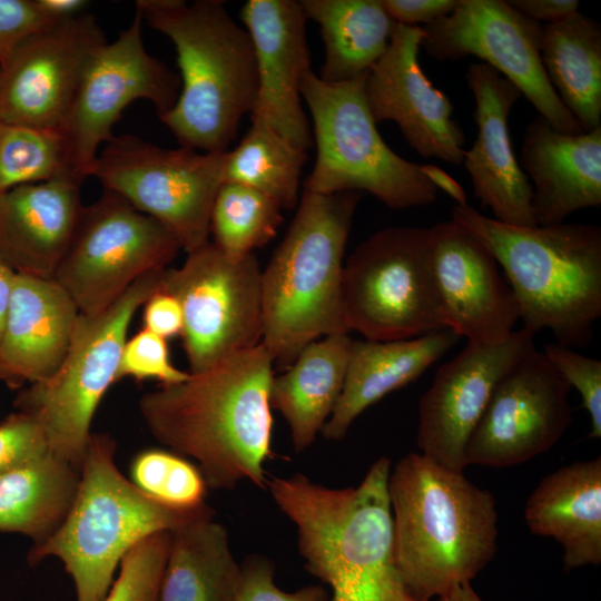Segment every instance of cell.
Wrapping results in <instances>:
<instances>
[{
  "instance_id": "obj_1",
  "label": "cell",
  "mask_w": 601,
  "mask_h": 601,
  "mask_svg": "<svg viewBox=\"0 0 601 601\" xmlns=\"http://www.w3.org/2000/svg\"><path fill=\"white\" fill-rule=\"evenodd\" d=\"M274 362L262 344L231 354L179 383L144 394L138 408L151 435L197 462L206 485L233 490L248 480L267 487Z\"/></svg>"
},
{
  "instance_id": "obj_2",
  "label": "cell",
  "mask_w": 601,
  "mask_h": 601,
  "mask_svg": "<svg viewBox=\"0 0 601 601\" xmlns=\"http://www.w3.org/2000/svg\"><path fill=\"white\" fill-rule=\"evenodd\" d=\"M391 467L380 457L355 487H327L300 473L267 481L296 526L306 570L331 588L327 601H422L408 590L394 554Z\"/></svg>"
},
{
  "instance_id": "obj_3",
  "label": "cell",
  "mask_w": 601,
  "mask_h": 601,
  "mask_svg": "<svg viewBox=\"0 0 601 601\" xmlns=\"http://www.w3.org/2000/svg\"><path fill=\"white\" fill-rule=\"evenodd\" d=\"M394 554L411 593L433 601L471 581L497 551L493 494L422 453L391 467Z\"/></svg>"
},
{
  "instance_id": "obj_4",
  "label": "cell",
  "mask_w": 601,
  "mask_h": 601,
  "mask_svg": "<svg viewBox=\"0 0 601 601\" xmlns=\"http://www.w3.org/2000/svg\"><path fill=\"white\" fill-rule=\"evenodd\" d=\"M135 6L142 21L170 39L177 53L180 91L160 121L180 147L227 151L257 96L249 33L219 0H138Z\"/></svg>"
},
{
  "instance_id": "obj_5",
  "label": "cell",
  "mask_w": 601,
  "mask_h": 601,
  "mask_svg": "<svg viewBox=\"0 0 601 601\" xmlns=\"http://www.w3.org/2000/svg\"><path fill=\"white\" fill-rule=\"evenodd\" d=\"M452 219L493 254L520 311L523 327L548 329L556 343L585 347L601 316V228L561 223L508 225L464 205Z\"/></svg>"
},
{
  "instance_id": "obj_6",
  "label": "cell",
  "mask_w": 601,
  "mask_h": 601,
  "mask_svg": "<svg viewBox=\"0 0 601 601\" xmlns=\"http://www.w3.org/2000/svg\"><path fill=\"white\" fill-rule=\"evenodd\" d=\"M362 196L304 190L283 240L262 270L260 344L282 372L309 343L349 334L343 307L344 256Z\"/></svg>"
},
{
  "instance_id": "obj_7",
  "label": "cell",
  "mask_w": 601,
  "mask_h": 601,
  "mask_svg": "<svg viewBox=\"0 0 601 601\" xmlns=\"http://www.w3.org/2000/svg\"><path fill=\"white\" fill-rule=\"evenodd\" d=\"M115 453L110 435L91 433L66 520L50 539L28 552L30 565L50 556L63 563L76 601H104L122 558L145 538L214 514L207 503L178 509L147 495L120 473Z\"/></svg>"
},
{
  "instance_id": "obj_8",
  "label": "cell",
  "mask_w": 601,
  "mask_h": 601,
  "mask_svg": "<svg viewBox=\"0 0 601 601\" xmlns=\"http://www.w3.org/2000/svg\"><path fill=\"white\" fill-rule=\"evenodd\" d=\"M328 83L312 70L299 92L314 125L316 160L304 190L368 193L391 209L432 204L437 189L420 165L394 152L377 131L365 97V79Z\"/></svg>"
},
{
  "instance_id": "obj_9",
  "label": "cell",
  "mask_w": 601,
  "mask_h": 601,
  "mask_svg": "<svg viewBox=\"0 0 601 601\" xmlns=\"http://www.w3.org/2000/svg\"><path fill=\"white\" fill-rule=\"evenodd\" d=\"M164 272L142 276L101 313L79 314L58 368L16 398L18 411L42 430L49 450L80 471L96 411L118 381L129 325L147 299L160 290Z\"/></svg>"
},
{
  "instance_id": "obj_10",
  "label": "cell",
  "mask_w": 601,
  "mask_h": 601,
  "mask_svg": "<svg viewBox=\"0 0 601 601\" xmlns=\"http://www.w3.org/2000/svg\"><path fill=\"white\" fill-rule=\"evenodd\" d=\"M346 326L367 341H402L447 329L439 305L428 228H383L351 253L344 264Z\"/></svg>"
},
{
  "instance_id": "obj_11",
  "label": "cell",
  "mask_w": 601,
  "mask_h": 601,
  "mask_svg": "<svg viewBox=\"0 0 601 601\" xmlns=\"http://www.w3.org/2000/svg\"><path fill=\"white\" fill-rule=\"evenodd\" d=\"M227 151L165 148L135 135H114L98 152L90 176L166 226L188 254L209 243Z\"/></svg>"
},
{
  "instance_id": "obj_12",
  "label": "cell",
  "mask_w": 601,
  "mask_h": 601,
  "mask_svg": "<svg viewBox=\"0 0 601 601\" xmlns=\"http://www.w3.org/2000/svg\"><path fill=\"white\" fill-rule=\"evenodd\" d=\"M180 249L166 226L104 190L83 206L53 279L80 314L95 315L142 276L168 268Z\"/></svg>"
},
{
  "instance_id": "obj_13",
  "label": "cell",
  "mask_w": 601,
  "mask_h": 601,
  "mask_svg": "<svg viewBox=\"0 0 601 601\" xmlns=\"http://www.w3.org/2000/svg\"><path fill=\"white\" fill-rule=\"evenodd\" d=\"M160 290L181 307L189 373L260 344L262 269L254 254L234 262L209 242L180 267L166 268Z\"/></svg>"
},
{
  "instance_id": "obj_14",
  "label": "cell",
  "mask_w": 601,
  "mask_h": 601,
  "mask_svg": "<svg viewBox=\"0 0 601 601\" xmlns=\"http://www.w3.org/2000/svg\"><path fill=\"white\" fill-rule=\"evenodd\" d=\"M138 11L112 42L92 58L60 128L73 176H90L100 146L112 137L114 125L127 106L144 99L158 117L170 110L180 91V79L147 52Z\"/></svg>"
},
{
  "instance_id": "obj_15",
  "label": "cell",
  "mask_w": 601,
  "mask_h": 601,
  "mask_svg": "<svg viewBox=\"0 0 601 601\" xmlns=\"http://www.w3.org/2000/svg\"><path fill=\"white\" fill-rule=\"evenodd\" d=\"M542 27L505 0H459L451 14L422 27L421 48L439 61L477 57L512 82L555 130L582 134L544 71Z\"/></svg>"
},
{
  "instance_id": "obj_16",
  "label": "cell",
  "mask_w": 601,
  "mask_h": 601,
  "mask_svg": "<svg viewBox=\"0 0 601 601\" xmlns=\"http://www.w3.org/2000/svg\"><path fill=\"white\" fill-rule=\"evenodd\" d=\"M570 390L535 349L496 385L466 443V466L510 467L549 451L571 425Z\"/></svg>"
},
{
  "instance_id": "obj_17",
  "label": "cell",
  "mask_w": 601,
  "mask_h": 601,
  "mask_svg": "<svg viewBox=\"0 0 601 601\" xmlns=\"http://www.w3.org/2000/svg\"><path fill=\"white\" fill-rule=\"evenodd\" d=\"M106 42L96 17L86 11L27 39L0 68V121L60 130Z\"/></svg>"
},
{
  "instance_id": "obj_18",
  "label": "cell",
  "mask_w": 601,
  "mask_h": 601,
  "mask_svg": "<svg viewBox=\"0 0 601 601\" xmlns=\"http://www.w3.org/2000/svg\"><path fill=\"white\" fill-rule=\"evenodd\" d=\"M534 333L515 329L493 345L467 343L441 365L418 402L420 453L463 472L465 447L502 377L535 351Z\"/></svg>"
},
{
  "instance_id": "obj_19",
  "label": "cell",
  "mask_w": 601,
  "mask_h": 601,
  "mask_svg": "<svg viewBox=\"0 0 601 601\" xmlns=\"http://www.w3.org/2000/svg\"><path fill=\"white\" fill-rule=\"evenodd\" d=\"M428 247L445 327L471 344L505 341L520 311L493 254L452 218L428 228Z\"/></svg>"
},
{
  "instance_id": "obj_20",
  "label": "cell",
  "mask_w": 601,
  "mask_h": 601,
  "mask_svg": "<svg viewBox=\"0 0 601 601\" xmlns=\"http://www.w3.org/2000/svg\"><path fill=\"white\" fill-rule=\"evenodd\" d=\"M423 37L420 26L396 24L385 53L366 76V102L374 122L397 124L408 146L420 156L460 166L465 134L453 117L451 100L421 67Z\"/></svg>"
},
{
  "instance_id": "obj_21",
  "label": "cell",
  "mask_w": 601,
  "mask_h": 601,
  "mask_svg": "<svg viewBox=\"0 0 601 601\" xmlns=\"http://www.w3.org/2000/svg\"><path fill=\"white\" fill-rule=\"evenodd\" d=\"M240 19L250 36L257 69V120L307 151L314 144L302 107L300 81L311 71L306 17L295 0H248Z\"/></svg>"
},
{
  "instance_id": "obj_22",
  "label": "cell",
  "mask_w": 601,
  "mask_h": 601,
  "mask_svg": "<svg viewBox=\"0 0 601 601\" xmlns=\"http://www.w3.org/2000/svg\"><path fill=\"white\" fill-rule=\"evenodd\" d=\"M465 80L475 100L477 135L463 165L474 196L495 220L534 227L532 185L516 160L509 129L510 114L522 95L484 62L471 63Z\"/></svg>"
},
{
  "instance_id": "obj_23",
  "label": "cell",
  "mask_w": 601,
  "mask_h": 601,
  "mask_svg": "<svg viewBox=\"0 0 601 601\" xmlns=\"http://www.w3.org/2000/svg\"><path fill=\"white\" fill-rule=\"evenodd\" d=\"M82 183L63 175L0 193V258L16 274L53 279L83 208Z\"/></svg>"
},
{
  "instance_id": "obj_24",
  "label": "cell",
  "mask_w": 601,
  "mask_h": 601,
  "mask_svg": "<svg viewBox=\"0 0 601 601\" xmlns=\"http://www.w3.org/2000/svg\"><path fill=\"white\" fill-rule=\"evenodd\" d=\"M519 165L532 185L536 225L601 205V127L565 135L538 115L525 128Z\"/></svg>"
},
{
  "instance_id": "obj_25",
  "label": "cell",
  "mask_w": 601,
  "mask_h": 601,
  "mask_svg": "<svg viewBox=\"0 0 601 601\" xmlns=\"http://www.w3.org/2000/svg\"><path fill=\"white\" fill-rule=\"evenodd\" d=\"M79 314L55 279L16 274L0 337V364L19 384L46 380L66 356Z\"/></svg>"
},
{
  "instance_id": "obj_26",
  "label": "cell",
  "mask_w": 601,
  "mask_h": 601,
  "mask_svg": "<svg viewBox=\"0 0 601 601\" xmlns=\"http://www.w3.org/2000/svg\"><path fill=\"white\" fill-rule=\"evenodd\" d=\"M459 339L451 329L402 341L353 339L342 394L322 430L325 439L345 437L362 412L418 378Z\"/></svg>"
},
{
  "instance_id": "obj_27",
  "label": "cell",
  "mask_w": 601,
  "mask_h": 601,
  "mask_svg": "<svg viewBox=\"0 0 601 601\" xmlns=\"http://www.w3.org/2000/svg\"><path fill=\"white\" fill-rule=\"evenodd\" d=\"M524 519L533 534L554 539L566 571L601 563V459L579 461L543 477Z\"/></svg>"
},
{
  "instance_id": "obj_28",
  "label": "cell",
  "mask_w": 601,
  "mask_h": 601,
  "mask_svg": "<svg viewBox=\"0 0 601 601\" xmlns=\"http://www.w3.org/2000/svg\"><path fill=\"white\" fill-rule=\"evenodd\" d=\"M352 341L348 334L314 341L272 381L270 408L285 418L297 454L314 443L339 400Z\"/></svg>"
},
{
  "instance_id": "obj_29",
  "label": "cell",
  "mask_w": 601,
  "mask_h": 601,
  "mask_svg": "<svg viewBox=\"0 0 601 601\" xmlns=\"http://www.w3.org/2000/svg\"><path fill=\"white\" fill-rule=\"evenodd\" d=\"M239 580L228 532L214 514L170 531L158 601H235Z\"/></svg>"
},
{
  "instance_id": "obj_30",
  "label": "cell",
  "mask_w": 601,
  "mask_h": 601,
  "mask_svg": "<svg viewBox=\"0 0 601 601\" xmlns=\"http://www.w3.org/2000/svg\"><path fill=\"white\" fill-rule=\"evenodd\" d=\"M79 482L80 470L50 450L0 475V531L42 544L66 520Z\"/></svg>"
},
{
  "instance_id": "obj_31",
  "label": "cell",
  "mask_w": 601,
  "mask_h": 601,
  "mask_svg": "<svg viewBox=\"0 0 601 601\" xmlns=\"http://www.w3.org/2000/svg\"><path fill=\"white\" fill-rule=\"evenodd\" d=\"M541 61L546 77L583 132L601 127V26L578 11L543 24Z\"/></svg>"
},
{
  "instance_id": "obj_32",
  "label": "cell",
  "mask_w": 601,
  "mask_h": 601,
  "mask_svg": "<svg viewBox=\"0 0 601 601\" xmlns=\"http://www.w3.org/2000/svg\"><path fill=\"white\" fill-rule=\"evenodd\" d=\"M306 19L319 26L325 59L319 79L328 83L367 75L385 53L396 22L382 0H300Z\"/></svg>"
},
{
  "instance_id": "obj_33",
  "label": "cell",
  "mask_w": 601,
  "mask_h": 601,
  "mask_svg": "<svg viewBox=\"0 0 601 601\" xmlns=\"http://www.w3.org/2000/svg\"><path fill=\"white\" fill-rule=\"evenodd\" d=\"M307 158V151L263 122L252 120L238 146L227 151L224 180L252 187L283 209H292L298 201L300 174Z\"/></svg>"
},
{
  "instance_id": "obj_34",
  "label": "cell",
  "mask_w": 601,
  "mask_h": 601,
  "mask_svg": "<svg viewBox=\"0 0 601 601\" xmlns=\"http://www.w3.org/2000/svg\"><path fill=\"white\" fill-rule=\"evenodd\" d=\"M282 207L265 194L237 183H224L211 208L214 246L237 262L269 243L283 221Z\"/></svg>"
},
{
  "instance_id": "obj_35",
  "label": "cell",
  "mask_w": 601,
  "mask_h": 601,
  "mask_svg": "<svg viewBox=\"0 0 601 601\" xmlns=\"http://www.w3.org/2000/svg\"><path fill=\"white\" fill-rule=\"evenodd\" d=\"M63 175L72 174L60 130L0 121V193Z\"/></svg>"
},
{
  "instance_id": "obj_36",
  "label": "cell",
  "mask_w": 601,
  "mask_h": 601,
  "mask_svg": "<svg viewBox=\"0 0 601 601\" xmlns=\"http://www.w3.org/2000/svg\"><path fill=\"white\" fill-rule=\"evenodd\" d=\"M170 532L151 534L122 558L120 572L104 601H158Z\"/></svg>"
},
{
  "instance_id": "obj_37",
  "label": "cell",
  "mask_w": 601,
  "mask_h": 601,
  "mask_svg": "<svg viewBox=\"0 0 601 601\" xmlns=\"http://www.w3.org/2000/svg\"><path fill=\"white\" fill-rule=\"evenodd\" d=\"M542 353L570 387L579 392L582 406L590 416L591 432L589 437L600 439L601 361L582 355L559 343L545 345Z\"/></svg>"
},
{
  "instance_id": "obj_38",
  "label": "cell",
  "mask_w": 601,
  "mask_h": 601,
  "mask_svg": "<svg viewBox=\"0 0 601 601\" xmlns=\"http://www.w3.org/2000/svg\"><path fill=\"white\" fill-rule=\"evenodd\" d=\"M188 376L189 372L171 363L166 338L146 328L127 338L120 357L118 381L125 377L137 381L154 378L165 385L183 382Z\"/></svg>"
},
{
  "instance_id": "obj_39",
  "label": "cell",
  "mask_w": 601,
  "mask_h": 601,
  "mask_svg": "<svg viewBox=\"0 0 601 601\" xmlns=\"http://www.w3.org/2000/svg\"><path fill=\"white\" fill-rule=\"evenodd\" d=\"M274 562L265 555L252 554L240 564V580L235 601H327L321 585H308L295 592L280 590L275 581Z\"/></svg>"
},
{
  "instance_id": "obj_40",
  "label": "cell",
  "mask_w": 601,
  "mask_h": 601,
  "mask_svg": "<svg viewBox=\"0 0 601 601\" xmlns=\"http://www.w3.org/2000/svg\"><path fill=\"white\" fill-rule=\"evenodd\" d=\"M53 23L37 0H0V68L27 39Z\"/></svg>"
},
{
  "instance_id": "obj_41",
  "label": "cell",
  "mask_w": 601,
  "mask_h": 601,
  "mask_svg": "<svg viewBox=\"0 0 601 601\" xmlns=\"http://www.w3.org/2000/svg\"><path fill=\"white\" fill-rule=\"evenodd\" d=\"M49 450L37 422L16 412L0 423V475Z\"/></svg>"
},
{
  "instance_id": "obj_42",
  "label": "cell",
  "mask_w": 601,
  "mask_h": 601,
  "mask_svg": "<svg viewBox=\"0 0 601 601\" xmlns=\"http://www.w3.org/2000/svg\"><path fill=\"white\" fill-rule=\"evenodd\" d=\"M391 18L404 26L431 24L451 14L459 0H382Z\"/></svg>"
},
{
  "instance_id": "obj_43",
  "label": "cell",
  "mask_w": 601,
  "mask_h": 601,
  "mask_svg": "<svg viewBox=\"0 0 601 601\" xmlns=\"http://www.w3.org/2000/svg\"><path fill=\"white\" fill-rule=\"evenodd\" d=\"M144 328L164 338L181 334L183 311L178 300L166 292L158 290L144 304Z\"/></svg>"
},
{
  "instance_id": "obj_44",
  "label": "cell",
  "mask_w": 601,
  "mask_h": 601,
  "mask_svg": "<svg viewBox=\"0 0 601 601\" xmlns=\"http://www.w3.org/2000/svg\"><path fill=\"white\" fill-rule=\"evenodd\" d=\"M174 452L148 449L135 455L130 464V481L140 491L158 500L165 472Z\"/></svg>"
},
{
  "instance_id": "obj_45",
  "label": "cell",
  "mask_w": 601,
  "mask_h": 601,
  "mask_svg": "<svg viewBox=\"0 0 601 601\" xmlns=\"http://www.w3.org/2000/svg\"><path fill=\"white\" fill-rule=\"evenodd\" d=\"M511 7L541 24H551L579 11L578 0H508Z\"/></svg>"
},
{
  "instance_id": "obj_46",
  "label": "cell",
  "mask_w": 601,
  "mask_h": 601,
  "mask_svg": "<svg viewBox=\"0 0 601 601\" xmlns=\"http://www.w3.org/2000/svg\"><path fill=\"white\" fill-rule=\"evenodd\" d=\"M420 169L436 189H442L453 198L455 205H467V196L462 186L439 166L424 164L420 165Z\"/></svg>"
},
{
  "instance_id": "obj_47",
  "label": "cell",
  "mask_w": 601,
  "mask_h": 601,
  "mask_svg": "<svg viewBox=\"0 0 601 601\" xmlns=\"http://www.w3.org/2000/svg\"><path fill=\"white\" fill-rule=\"evenodd\" d=\"M42 11L55 22L77 17L85 12V0H37Z\"/></svg>"
},
{
  "instance_id": "obj_48",
  "label": "cell",
  "mask_w": 601,
  "mask_h": 601,
  "mask_svg": "<svg viewBox=\"0 0 601 601\" xmlns=\"http://www.w3.org/2000/svg\"><path fill=\"white\" fill-rule=\"evenodd\" d=\"M16 273L0 258V337L8 311Z\"/></svg>"
},
{
  "instance_id": "obj_49",
  "label": "cell",
  "mask_w": 601,
  "mask_h": 601,
  "mask_svg": "<svg viewBox=\"0 0 601 601\" xmlns=\"http://www.w3.org/2000/svg\"><path fill=\"white\" fill-rule=\"evenodd\" d=\"M437 601H483L471 583H462L455 585L444 595L437 598Z\"/></svg>"
},
{
  "instance_id": "obj_50",
  "label": "cell",
  "mask_w": 601,
  "mask_h": 601,
  "mask_svg": "<svg viewBox=\"0 0 601 601\" xmlns=\"http://www.w3.org/2000/svg\"><path fill=\"white\" fill-rule=\"evenodd\" d=\"M0 381L10 385H18L17 380L8 372L6 367L0 364Z\"/></svg>"
}]
</instances>
